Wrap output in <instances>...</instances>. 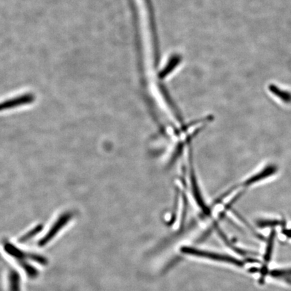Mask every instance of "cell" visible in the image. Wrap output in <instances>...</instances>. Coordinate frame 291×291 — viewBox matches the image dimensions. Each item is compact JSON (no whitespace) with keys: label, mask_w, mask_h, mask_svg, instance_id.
<instances>
[{"label":"cell","mask_w":291,"mask_h":291,"mask_svg":"<svg viewBox=\"0 0 291 291\" xmlns=\"http://www.w3.org/2000/svg\"><path fill=\"white\" fill-rule=\"evenodd\" d=\"M35 95L27 93L0 102V111L10 110L21 106L30 105L35 101Z\"/></svg>","instance_id":"obj_1"},{"label":"cell","mask_w":291,"mask_h":291,"mask_svg":"<svg viewBox=\"0 0 291 291\" xmlns=\"http://www.w3.org/2000/svg\"><path fill=\"white\" fill-rule=\"evenodd\" d=\"M183 253L186 254L193 255V256L204 257V258H208L213 259V260H219V261H224L226 262H230V263L235 264V265L241 266L242 262L239 260H235V258H231V257L222 256V255L216 254V253L206 252V251H199L197 249H192L190 247H184L181 249Z\"/></svg>","instance_id":"obj_2"},{"label":"cell","mask_w":291,"mask_h":291,"mask_svg":"<svg viewBox=\"0 0 291 291\" xmlns=\"http://www.w3.org/2000/svg\"><path fill=\"white\" fill-rule=\"evenodd\" d=\"M271 91L274 95L278 97L282 101L285 102V103H291V94L287 93V91H282L281 89H278V88L274 87L273 89H271Z\"/></svg>","instance_id":"obj_3"}]
</instances>
